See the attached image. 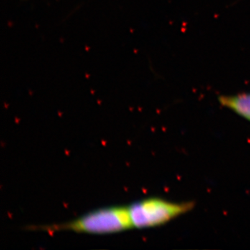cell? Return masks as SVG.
<instances>
[{
  "label": "cell",
  "mask_w": 250,
  "mask_h": 250,
  "mask_svg": "<svg viewBox=\"0 0 250 250\" xmlns=\"http://www.w3.org/2000/svg\"><path fill=\"white\" fill-rule=\"evenodd\" d=\"M192 202H174L160 198H149L128 207L133 228L160 226L190 211Z\"/></svg>",
  "instance_id": "cell-2"
},
{
  "label": "cell",
  "mask_w": 250,
  "mask_h": 250,
  "mask_svg": "<svg viewBox=\"0 0 250 250\" xmlns=\"http://www.w3.org/2000/svg\"><path fill=\"white\" fill-rule=\"evenodd\" d=\"M133 228L128 207H114L95 210L67 223L40 227L45 231L106 234Z\"/></svg>",
  "instance_id": "cell-1"
},
{
  "label": "cell",
  "mask_w": 250,
  "mask_h": 250,
  "mask_svg": "<svg viewBox=\"0 0 250 250\" xmlns=\"http://www.w3.org/2000/svg\"><path fill=\"white\" fill-rule=\"evenodd\" d=\"M218 100L222 106L228 108L250 121V93L239 94L231 96L222 95Z\"/></svg>",
  "instance_id": "cell-3"
}]
</instances>
